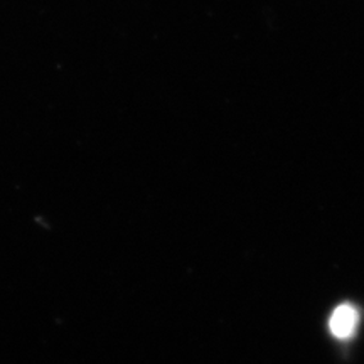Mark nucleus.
Instances as JSON below:
<instances>
[{"label":"nucleus","instance_id":"nucleus-1","mask_svg":"<svg viewBox=\"0 0 364 364\" xmlns=\"http://www.w3.org/2000/svg\"><path fill=\"white\" fill-rule=\"evenodd\" d=\"M359 324V311L351 302L341 304L329 317V331L336 339L353 338Z\"/></svg>","mask_w":364,"mask_h":364}]
</instances>
